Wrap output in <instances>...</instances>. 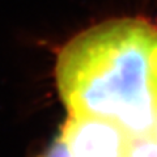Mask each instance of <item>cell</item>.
Instances as JSON below:
<instances>
[{"label": "cell", "instance_id": "7a4b0ae2", "mask_svg": "<svg viewBox=\"0 0 157 157\" xmlns=\"http://www.w3.org/2000/svg\"><path fill=\"white\" fill-rule=\"evenodd\" d=\"M59 136L72 157H123L131 139V135L107 121L72 115Z\"/></svg>", "mask_w": 157, "mask_h": 157}, {"label": "cell", "instance_id": "3957f363", "mask_svg": "<svg viewBox=\"0 0 157 157\" xmlns=\"http://www.w3.org/2000/svg\"><path fill=\"white\" fill-rule=\"evenodd\" d=\"M127 157H157V137L152 134L131 136Z\"/></svg>", "mask_w": 157, "mask_h": 157}, {"label": "cell", "instance_id": "277c9868", "mask_svg": "<svg viewBox=\"0 0 157 157\" xmlns=\"http://www.w3.org/2000/svg\"><path fill=\"white\" fill-rule=\"evenodd\" d=\"M43 157H72V156L70 153V151H68L67 145L64 144V141L58 135V137L52 141V144L48 147V149L46 151V153Z\"/></svg>", "mask_w": 157, "mask_h": 157}, {"label": "cell", "instance_id": "6da1fadb", "mask_svg": "<svg viewBox=\"0 0 157 157\" xmlns=\"http://www.w3.org/2000/svg\"><path fill=\"white\" fill-rule=\"evenodd\" d=\"M59 94L72 117L97 118L131 136L157 126V26L110 20L82 32L56 60Z\"/></svg>", "mask_w": 157, "mask_h": 157}, {"label": "cell", "instance_id": "5b68a950", "mask_svg": "<svg viewBox=\"0 0 157 157\" xmlns=\"http://www.w3.org/2000/svg\"><path fill=\"white\" fill-rule=\"evenodd\" d=\"M127 152H128V151H127ZM123 157H127V155H126V156H123Z\"/></svg>", "mask_w": 157, "mask_h": 157}]
</instances>
